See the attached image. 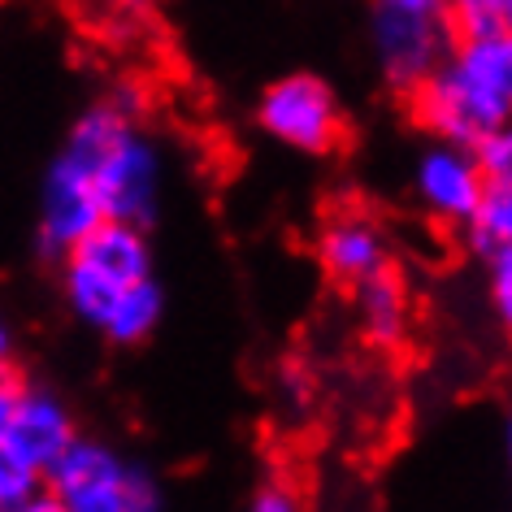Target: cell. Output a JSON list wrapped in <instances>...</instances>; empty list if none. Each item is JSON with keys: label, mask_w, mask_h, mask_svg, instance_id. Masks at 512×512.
<instances>
[{"label": "cell", "mask_w": 512, "mask_h": 512, "mask_svg": "<svg viewBox=\"0 0 512 512\" xmlns=\"http://www.w3.org/2000/svg\"><path fill=\"white\" fill-rule=\"evenodd\" d=\"M256 126L300 157H326L343 139V105L317 74H283L256 100Z\"/></svg>", "instance_id": "6"}, {"label": "cell", "mask_w": 512, "mask_h": 512, "mask_svg": "<svg viewBox=\"0 0 512 512\" xmlns=\"http://www.w3.org/2000/svg\"><path fill=\"white\" fill-rule=\"evenodd\" d=\"M352 304H356V326L374 348H400L408 326H413V300H408L404 278L391 265L352 283Z\"/></svg>", "instance_id": "10"}, {"label": "cell", "mask_w": 512, "mask_h": 512, "mask_svg": "<svg viewBox=\"0 0 512 512\" xmlns=\"http://www.w3.org/2000/svg\"><path fill=\"white\" fill-rule=\"evenodd\" d=\"M44 486L66 512H165L157 473L83 430L44 473Z\"/></svg>", "instance_id": "4"}, {"label": "cell", "mask_w": 512, "mask_h": 512, "mask_svg": "<svg viewBox=\"0 0 512 512\" xmlns=\"http://www.w3.org/2000/svg\"><path fill=\"white\" fill-rule=\"evenodd\" d=\"M248 512H304V504L287 482H265L261 491L248 499Z\"/></svg>", "instance_id": "17"}, {"label": "cell", "mask_w": 512, "mask_h": 512, "mask_svg": "<svg viewBox=\"0 0 512 512\" xmlns=\"http://www.w3.org/2000/svg\"><path fill=\"white\" fill-rule=\"evenodd\" d=\"M0 439L44 478V473L57 465V456L79 439V417H74V408L61 400L57 391L31 387L27 382L18 395V404H14V413L5 421V430H0Z\"/></svg>", "instance_id": "8"}, {"label": "cell", "mask_w": 512, "mask_h": 512, "mask_svg": "<svg viewBox=\"0 0 512 512\" xmlns=\"http://www.w3.org/2000/svg\"><path fill=\"white\" fill-rule=\"evenodd\" d=\"M152 274H157V256H152L148 226L113 222V217L96 222L57 256L61 300L87 330H100L113 304Z\"/></svg>", "instance_id": "3"}, {"label": "cell", "mask_w": 512, "mask_h": 512, "mask_svg": "<svg viewBox=\"0 0 512 512\" xmlns=\"http://www.w3.org/2000/svg\"><path fill=\"white\" fill-rule=\"evenodd\" d=\"M161 317H165V287H161V278L152 274L113 304L96 335L105 343H113V348H139V343H148L157 335Z\"/></svg>", "instance_id": "11"}, {"label": "cell", "mask_w": 512, "mask_h": 512, "mask_svg": "<svg viewBox=\"0 0 512 512\" xmlns=\"http://www.w3.org/2000/svg\"><path fill=\"white\" fill-rule=\"evenodd\" d=\"M165 196V148L139 122L131 92L105 96L70 122L66 144L53 152L40 178L35 243L57 261L96 222L152 226Z\"/></svg>", "instance_id": "1"}, {"label": "cell", "mask_w": 512, "mask_h": 512, "mask_svg": "<svg viewBox=\"0 0 512 512\" xmlns=\"http://www.w3.org/2000/svg\"><path fill=\"white\" fill-rule=\"evenodd\" d=\"M465 230H469L478 261H486L491 252L512 248V183H486Z\"/></svg>", "instance_id": "12"}, {"label": "cell", "mask_w": 512, "mask_h": 512, "mask_svg": "<svg viewBox=\"0 0 512 512\" xmlns=\"http://www.w3.org/2000/svg\"><path fill=\"white\" fill-rule=\"evenodd\" d=\"M44 486V478L35 473L27 460H22L14 447H9L5 439H0V512H14L22 499L35 495Z\"/></svg>", "instance_id": "14"}, {"label": "cell", "mask_w": 512, "mask_h": 512, "mask_svg": "<svg viewBox=\"0 0 512 512\" xmlns=\"http://www.w3.org/2000/svg\"><path fill=\"white\" fill-rule=\"evenodd\" d=\"M14 512H66V508H61V499H57L53 491H48V486H40V491L22 499V504H18Z\"/></svg>", "instance_id": "19"}, {"label": "cell", "mask_w": 512, "mask_h": 512, "mask_svg": "<svg viewBox=\"0 0 512 512\" xmlns=\"http://www.w3.org/2000/svg\"><path fill=\"white\" fill-rule=\"evenodd\" d=\"M447 14H452V22H456V35L508 31L512 0H447Z\"/></svg>", "instance_id": "13"}, {"label": "cell", "mask_w": 512, "mask_h": 512, "mask_svg": "<svg viewBox=\"0 0 512 512\" xmlns=\"http://www.w3.org/2000/svg\"><path fill=\"white\" fill-rule=\"evenodd\" d=\"M456 40L447 0H369V53L391 92L408 96Z\"/></svg>", "instance_id": "5"}, {"label": "cell", "mask_w": 512, "mask_h": 512, "mask_svg": "<svg viewBox=\"0 0 512 512\" xmlns=\"http://www.w3.org/2000/svg\"><path fill=\"white\" fill-rule=\"evenodd\" d=\"M486 300L499 322H512V248L486 256Z\"/></svg>", "instance_id": "16"}, {"label": "cell", "mask_w": 512, "mask_h": 512, "mask_svg": "<svg viewBox=\"0 0 512 512\" xmlns=\"http://www.w3.org/2000/svg\"><path fill=\"white\" fill-rule=\"evenodd\" d=\"M413 118L426 135L473 144L512 118V31L456 35L443 61L413 92Z\"/></svg>", "instance_id": "2"}, {"label": "cell", "mask_w": 512, "mask_h": 512, "mask_svg": "<svg viewBox=\"0 0 512 512\" xmlns=\"http://www.w3.org/2000/svg\"><path fill=\"white\" fill-rule=\"evenodd\" d=\"M469 152H473V161H478L486 183H512V131L508 126L478 135L469 144Z\"/></svg>", "instance_id": "15"}, {"label": "cell", "mask_w": 512, "mask_h": 512, "mask_svg": "<svg viewBox=\"0 0 512 512\" xmlns=\"http://www.w3.org/2000/svg\"><path fill=\"white\" fill-rule=\"evenodd\" d=\"M317 261L335 283L352 287L382 270V265H391V239L369 213L343 209L326 217L322 230H317Z\"/></svg>", "instance_id": "9"}, {"label": "cell", "mask_w": 512, "mask_h": 512, "mask_svg": "<svg viewBox=\"0 0 512 512\" xmlns=\"http://www.w3.org/2000/svg\"><path fill=\"white\" fill-rule=\"evenodd\" d=\"M22 387H27V382H22V374L14 369V361H0V430H5L9 413H14Z\"/></svg>", "instance_id": "18"}, {"label": "cell", "mask_w": 512, "mask_h": 512, "mask_svg": "<svg viewBox=\"0 0 512 512\" xmlns=\"http://www.w3.org/2000/svg\"><path fill=\"white\" fill-rule=\"evenodd\" d=\"M482 187H486V178L465 144L434 139L430 148H421V157L413 165L417 204L443 226H465L473 204L482 196Z\"/></svg>", "instance_id": "7"}, {"label": "cell", "mask_w": 512, "mask_h": 512, "mask_svg": "<svg viewBox=\"0 0 512 512\" xmlns=\"http://www.w3.org/2000/svg\"><path fill=\"white\" fill-rule=\"evenodd\" d=\"M14 348H18V335H14V322L0 313V361H14Z\"/></svg>", "instance_id": "20"}]
</instances>
